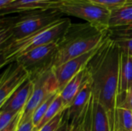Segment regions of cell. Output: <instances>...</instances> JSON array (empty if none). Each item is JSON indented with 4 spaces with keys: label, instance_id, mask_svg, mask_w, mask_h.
<instances>
[{
    "label": "cell",
    "instance_id": "cell-8",
    "mask_svg": "<svg viewBox=\"0 0 132 131\" xmlns=\"http://www.w3.org/2000/svg\"><path fill=\"white\" fill-rule=\"evenodd\" d=\"M99 46L84 55L72 59L57 67L52 69L58 83L59 91H60L73 77L86 67L87 64L95 54Z\"/></svg>",
    "mask_w": 132,
    "mask_h": 131
},
{
    "label": "cell",
    "instance_id": "cell-24",
    "mask_svg": "<svg viewBox=\"0 0 132 131\" xmlns=\"http://www.w3.org/2000/svg\"><path fill=\"white\" fill-rule=\"evenodd\" d=\"M22 113V112H21ZM19 113L0 111V130L4 129Z\"/></svg>",
    "mask_w": 132,
    "mask_h": 131
},
{
    "label": "cell",
    "instance_id": "cell-20",
    "mask_svg": "<svg viewBox=\"0 0 132 131\" xmlns=\"http://www.w3.org/2000/svg\"><path fill=\"white\" fill-rule=\"evenodd\" d=\"M92 96L85 110L80 117L76 126V131H92L91 115H92Z\"/></svg>",
    "mask_w": 132,
    "mask_h": 131
},
{
    "label": "cell",
    "instance_id": "cell-2",
    "mask_svg": "<svg viewBox=\"0 0 132 131\" xmlns=\"http://www.w3.org/2000/svg\"><path fill=\"white\" fill-rule=\"evenodd\" d=\"M108 36V31H101L88 22L71 23L58 41L52 69L97 48Z\"/></svg>",
    "mask_w": 132,
    "mask_h": 131
},
{
    "label": "cell",
    "instance_id": "cell-26",
    "mask_svg": "<svg viewBox=\"0 0 132 131\" xmlns=\"http://www.w3.org/2000/svg\"><path fill=\"white\" fill-rule=\"evenodd\" d=\"M16 131H39L34 126L32 119H29L19 124Z\"/></svg>",
    "mask_w": 132,
    "mask_h": 131
},
{
    "label": "cell",
    "instance_id": "cell-30",
    "mask_svg": "<svg viewBox=\"0 0 132 131\" xmlns=\"http://www.w3.org/2000/svg\"><path fill=\"white\" fill-rule=\"evenodd\" d=\"M127 3H132V0H128Z\"/></svg>",
    "mask_w": 132,
    "mask_h": 131
},
{
    "label": "cell",
    "instance_id": "cell-31",
    "mask_svg": "<svg viewBox=\"0 0 132 131\" xmlns=\"http://www.w3.org/2000/svg\"><path fill=\"white\" fill-rule=\"evenodd\" d=\"M131 93H132V90H131Z\"/></svg>",
    "mask_w": 132,
    "mask_h": 131
},
{
    "label": "cell",
    "instance_id": "cell-4",
    "mask_svg": "<svg viewBox=\"0 0 132 131\" xmlns=\"http://www.w3.org/2000/svg\"><path fill=\"white\" fill-rule=\"evenodd\" d=\"M71 23L69 18H62L36 33L0 49L1 67L15 62L21 56L35 48L58 41Z\"/></svg>",
    "mask_w": 132,
    "mask_h": 131
},
{
    "label": "cell",
    "instance_id": "cell-9",
    "mask_svg": "<svg viewBox=\"0 0 132 131\" xmlns=\"http://www.w3.org/2000/svg\"><path fill=\"white\" fill-rule=\"evenodd\" d=\"M8 66L0 80V105L30 76L29 72L17 62Z\"/></svg>",
    "mask_w": 132,
    "mask_h": 131
},
{
    "label": "cell",
    "instance_id": "cell-13",
    "mask_svg": "<svg viewBox=\"0 0 132 131\" xmlns=\"http://www.w3.org/2000/svg\"><path fill=\"white\" fill-rule=\"evenodd\" d=\"M53 0H15L2 8L0 15L5 16L12 13H22L29 11L47 8Z\"/></svg>",
    "mask_w": 132,
    "mask_h": 131
},
{
    "label": "cell",
    "instance_id": "cell-18",
    "mask_svg": "<svg viewBox=\"0 0 132 131\" xmlns=\"http://www.w3.org/2000/svg\"><path fill=\"white\" fill-rule=\"evenodd\" d=\"M67 109L64 107V103H63V100L60 94V93L57 94V96L56 97V98L53 100V101L52 102V103L50 104V107L48 108L46 113H45L42 121L40 122L39 125L36 127L38 130L39 129H41L46 124H47L49 121H50L53 118H54L60 112L66 110Z\"/></svg>",
    "mask_w": 132,
    "mask_h": 131
},
{
    "label": "cell",
    "instance_id": "cell-10",
    "mask_svg": "<svg viewBox=\"0 0 132 131\" xmlns=\"http://www.w3.org/2000/svg\"><path fill=\"white\" fill-rule=\"evenodd\" d=\"M91 96L92 87L89 76L87 74L80 90L66 110L67 117L65 119V122L68 129H74L76 127L80 117L83 114L90 100Z\"/></svg>",
    "mask_w": 132,
    "mask_h": 131
},
{
    "label": "cell",
    "instance_id": "cell-6",
    "mask_svg": "<svg viewBox=\"0 0 132 131\" xmlns=\"http://www.w3.org/2000/svg\"><path fill=\"white\" fill-rule=\"evenodd\" d=\"M34 83L32 93L25 107L20 124L32 119V114L36 108L51 94L60 92L57 81L54 76L52 68H46L30 74Z\"/></svg>",
    "mask_w": 132,
    "mask_h": 131
},
{
    "label": "cell",
    "instance_id": "cell-12",
    "mask_svg": "<svg viewBox=\"0 0 132 131\" xmlns=\"http://www.w3.org/2000/svg\"><path fill=\"white\" fill-rule=\"evenodd\" d=\"M121 51V50H120ZM132 90V56L121 52L118 78V107L122 105Z\"/></svg>",
    "mask_w": 132,
    "mask_h": 131
},
{
    "label": "cell",
    "instance_id": "cell-29",
    "mask_svg": "<svg viewBox=\"0 0 132 131\" xmlns=\"http://www.w3.org/2000/svg\"><path fill=\"white\" fill-rule=\"evenodd\" d=\"M66 131H76V127L74 128V129H68L67 127V130Z\"/></svg>",
    "mask_w": 132,
    "mask_h": 131
},
{
    "label": "cell",
    "instance_id": "cell-28",
    "mask_svg": "<svg viewBox=\"0 0 132 131\" xmlns=\"http://www.w3.org/2000/svg\"><path fill=\"white\" fill-rule=\"evenodd\" d=\"M15 0H0V8H4L5 6L8 5L9 4H10L11 2H14Z\"/></svg>",
    "mask_w": 132,
    "mask_h": 131
},
{
    "label": "cell",
    "instance_id": "cell-25",
    "mask_svg": "<svg viewBox=\"0 0 132 131\" xmlns=\"http://www.w3.org/2000/svg\"><path fill=\"white\" fill-rule=\"evenodd\" d=\"M22 113H19L10 123L9 124H8L4 129L1 130L0 131H16L19 124H20V120H21V117H22Z\"/></svg>",
    "mask_w": 132,
    "mask_h": 131
},
{
    "label": "cell",
    "instance_id": "cell-27",
    "mask_svg": "<svg viewBox=\"0 0 132 131\" xmlns=\"http://www.w3.org/2000/svg\"><path fill=\"white\" fill-rule=\"evenodd\" d=\"M121 107L128 108V109L131 110L132 111V93L128 95V97H127V99L125 100V101L122 103V105Z\"/></svg>",
    "mask_w": 132,
    "mask_h": 131
},
{
    "label": "cell",
    "instance_id": "cell-21",
    "mask_svg": "<svg viewBox=\"0 0 132 131\" xmlns=\"http://www.w3.org/2000/svg\"><path fill=\"white\" fill-rule=\"evenodd\" d=\"M119 131H132V111L125 107H118Z\"/></svg>",
    "mask_w": 132,
    "mask_h": 131
},
{
    "label": "cell",
    "instance_id": "cell-17",
    "mask_svg": "<svg viewBox=\"0 0 132 131\" xmlns=\"http://www.w3.org/2000/svg\"><path fill=\"white\" fill-rule=\"evenodd\" d=\"M109 37L114 40L121 52L132 56V27L108 30Z\"/></svg>",
    "mask_w": 132,
    "mask_h": 131
},
{
    "label": "cell",
    "instance_id": "cell-23",
    "mask_svg": "<svg viewBox=\"0 0 132 131\" xmlns=\"http://www.w3.org/2000/svg\"><path fill=\"white\" fill-rule=\"evenodd\" d=\"M94 4L109 10L110 12L118 8L128 2V0H88Z\"/></svg>",
    "mask_w": 132,
    "mask_h": 131
},
{
    "label": "cell",
    "instance_id": "cell-7",
    "mask_svg": "<svg viewBox=\"0 0 132 131\" xmlns=\"http://www.w3.org/2000/svg\"><path fill=\"white\" fill-rule=\"evenodd\" d=\"M58 41L35 48L21 56L15 62L24 66L30 74L51 67L53 57L58 48Z\"/></svg>",
    "mask_w": 132,
    "mask_h": 131
},
{
    "label": "cell",
    "instance_id": "cell-11",
    "mask_svg": "<svg viewBox=\"0 0 132 131\" xmlns=\"http://www.w3.org/2000/svg\"><path fill=\"white\" fill-rule=\"evenodd\" d=\"M34 83L30 77L26 79L5 101L0 105V111L21 113L29 102L32 93Z\"/></svg>",
    "mask_w": 132,
    "mask_h": 131
},
{
    "label": "cell",
    "instance_id": "cell-1",
    "mask_svg": "<svg viewBox=\"0 0 132 131\" xmlns=\"http://www.w3.org/2000/svg\"><path fill=\"white\" fill-rule=\"evenodd\" d=\"M120 55L119 47L108 34L85 67L90 80L92 94L108 113L111 131H119L118 98Z\"/></svg>",
    "mask_w": 132,
    "mask_h": 131
},
{
    "label": "cell",
    "instance_id": "cell-19",
    "mask_svg": "<svg viewBox=\"0 0 132 131\" xmlns=\"http://www.w3.org/2000/svg\"><path fill=\"white\" fill-rule=\"evenodd\" d=\"M60 92H56V93H54L53 94H51L50 96H49L37 108L36 110H35V112L33 113L32 114V121H33V124H34V126L35 127H37L40 122L42 121L45 113H46L48 108L50 107V104L52 103V102L53 101V100L56 98V97L57 96V94L59 93Z\"/></svg>",
    "mask_w": 132,
    "mask_h": 131
},
{
    "label": "cell",
    "instance_id": "cell-15",
    "mask_svg": "<svg viewBox=\"0 0 132 131\" xmlns=\"http://www.w3.org/2000/svg\"><path fill=\"white\" fill-rule=\"evenodd\" d=\"M92 131H111L108 113L99 100L92 94Z\"/></svg>",
    "mask_w": 132,
    "mask_h": 131
},
{
    "label": "cell",
    "instance_id": "cell-5",
    "mask_svg": "<svg viewBox=\"0 0 132 131\" xmlns=\"http://www.w3.org/2000/svg\"><path fill=\"white\" fill-rule=\"evenodd\" d=\"M47 8L85 20L101 31L109 30L111 12L88 0H53Z\"/></svg>",
    "mask_w": 132,
    "mask_h": 131
},
{
    "label": "cell",
    "instance_id": "cell-3",
    "mask_svg": "<svg viewBox=\"0 0 132 131\" xmlns=\"http://www.w3.org/2000/svg\"><path fill=\"white\" fill-rule=\"evenodd\" d=\"M62 15L56 9L43 8L19 13L16 16H1L0 49L59 21Z\"/></svg>",
    "mask_w": 132,
    "mask_h": 131
},
{
    "label": "cell",
    "instance_id": "cell-16",
    "mask_svg": "<svg viewBox=\"0 0 132 131\" xmlns=\"http://www.w3.org/2000/svg\"><path fill=\"white\" fill-rule=\"evenodd\" d=\"M127 27H132V3H126L111 12L109 29Z\"/></svg>",
    "mask_w": 132,
    "mask_h": 131
},
{
    "label": "cell",
    "instance_id": "cell-14",
    "mask_svg": "<svg viewBox=\"0 0 132 131\" xmlns=\"http://www.w3.org/2000/svg\"><path fill=\"white\" fill-rule=\"evenodd\" d=\"M87 73L86 68H84L74 77H73L67 83V85L60 91V94L63 100L64 107L66 109L69 107L71 102L73 101L76 95L78 93L82 84L87 78Z\"/></svg>",
    "mask_w": 132,
    "mask_h": 131
},
{
    "label": "cell",
    "instance_id": "cell-22",
    "mask_svg": "<svg viewBox=\"0 0 132 131\" xmlns=\"http://www.w3.org/2000/svg\"><path fill=\"white\" fill-rule=\"evenodd\" d=\"M66 110L60 112L54 118H53L50 121L46 124L39 131H58L60 128L62 124H64Z\"/></svg>",
    "mask_w": 132,
    "mask_h": 131
}]
</instances>
